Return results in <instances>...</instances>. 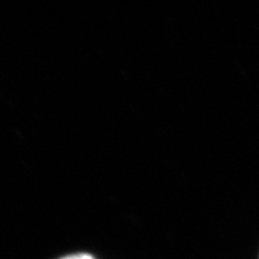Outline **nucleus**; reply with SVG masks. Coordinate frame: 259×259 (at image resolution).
Wrapping results in <instances>:
<instances>
[{
    "instance_id": "obj_1",
    "label": "nucleus",
    "mask_w": 259,
    "mask_h": 259,
    "mask_svg": "<svg viewBox=\"0 0 259 259\" xmlns=\"http://www.w3.org/2000/svg\"><path fill=\"white\" fill-rule=\"evenodd\" d=\"M60 259H95L93 256L89 255V254H84V253H81V254H75V255H69L66 257H63Z\"/></svg>"
}]
</instances>
